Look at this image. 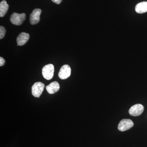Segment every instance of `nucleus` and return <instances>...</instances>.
<instances>
[{"label": "nucleus", "mask_w": 147, "mask_h": 147, "mask_svg": "<svg viewBox=\"0 0 147 147\" xmlns=\"http://www.w3.org/2000/svg\"><path fill=\"white\" fill-rule=\"evenodd\" d=\"M71 73V69L70 66L67 65H65L61 67L58 75L60 79H65L70 76Z\"/></svg>", "instance_id": "6"}, {"label": "nucleus", "mask_w": 147, "mask_h": 147, "mask_svg": "<svg viewBox=\"0 0 147 147\" xmlns=\"http://www.w3.org/2000/svg\"><path fill=\"white\" fill-rule=\"evenodd\" d=\"M144 108L142 104H135L130 108L129 110V113L130 115L137 117L142 115L144 112Z\"/></svg>", "instance_id": "5"}, {"label": "nucleus", "mask_w": 147, "mask_h": 147, "mask_svg": "<svg viewBox=\"0 0 147 147\" xmlns=\"http://www.w3.org/2000/svg\"><path fill=\"white\" fill-rule=\"evenodd\" d=\"M41 10L40 9H35L30 15V23L32 25H35L39 22Z\"/></svg>", "instance_id": "7"}, {"label": "nucleus", "mask_w": 147, "mask_h": 147, "mask_svg": "<svg viewBox=\"0 0 147 147\" xmlns=\"http://www.w3.org/2000/svg\"><path fill=\"white\" fill-rule=\"evenodd\" d=\"M5 34V28L3 27L0 26V39L3 38Z\"/></svg>", "instance_id": "12"}, {"label": "nucleus", "mask_w": 147, "mask_h": 147, "mask_svg": "<svg viewBox=\"0 0 147 147\" xmlns=\"http://www.w3.org/2000/svg\"><path fill=\"white\" fill-rule=\"evenodd\" d=\"M135 11L138 13H143L147 12V2L139 3L135 6Z\"/></svg>", "instance_id": "10"}, {"label": "nucleus", "mask_w": 147, "mask_h": 147, "mask_svg": "<svg viewBox=\"0 0 147 147\" xmlns=\"http://www.w3.org/2000/svg\"><path fill=\"white\" fill-rule=\"evenodd\" d=\"M26 14L25 13H13L11 16L10 20L11 24L16 26H20L23 24L26 19Z\"/></svg>", "instance_id": "1"}, {"label": "nucleus", "mask_w": 147, "mask_h": 147, "mask_svg": "<svg viewBox=\"0 0 147 147\" xmlns=\"http://www.w3.org/2000/svg\"><path fill=\"white\" fill-rule=\"evenodd\" d=\"M134 126L133 121L129 119H123L120 122L118 126L119 131H123L128 130Z\"/></svg>", "instance_id": "4"}, {"label": "nucleus", "mask_w": 147, "mask_h": 147, "mask_svg": "<svg viewBox=\"0 0 147 147\" xmlns=\"http://www.w3.org/2000/svg\"><path fill=\"white\" fill-rule=\"evenodd\" d=\"M52 1L53 2L57 4H59L61 2L62 0H52Z\"/></svg>", "instance_id": "14"}, {"label": "nucleus", "mask_w": 147, "mask_h": 147, "mask_svg": "<svg viewBox=\"0 0 147 147\" xmlns=\"http://www.w3.org/2000/svg\"><path fill=\"white\" fill-rule=\"evenodd\" d=\"M9 8V5L7 3L6 1L3 0L0 3V16L3 17L5 15Z\"/></svg>", "instance_id": "11"}, {"label": "nucleus", "mask_w": 147, "mask_h": 147, "mask_svg": "<svg viewBox=\"0 0 147 147\" xmlns=\"http://www.w3.org/2000/svg\"><path fill=\"white\" fill-rule=\"evenodd\" d=\"M5 63V60L4 59H3L2 57H0V66H2Z\"/></svg>", "instance_id": "13"}, {"label": "nucleus", "mask_w": 147, "mask_h": 147, "mask_svg": "<svg viewBox=\"0 0 147 147\" xmlns=\"http://www.w3.org/2000/svg\"><path fill=\"white\" fill-rule=\"evenodd\" d=\"M59 88V84L57 82H53L46 87V89L50 94H54L57 92Z\"/></svg>", "instance_id": "9"}, {"label": "nucleus", "mask_w": 147, "mask_h": 147, "mask_svg": "<svg viewBox=\"0 0 147 147\" xmlns=\"http://www.w3.org/2000/svg\"><path fill=\"white\" fill-rule=\"evenodd\" d=\"M30 35L25 32H21L17 37V43L18 45L22 46L26 44L29 39Z\"/></svg>", "instance_id": "8"}, {"label": "nucleus", "mask_w": 147, "mask_h": 147, "mask_svg": "<svg viewBox=\"0 0 147 147\" xmlns=\"http://www.w3.org/2000/svg\"><path fill=\"white\" fill-rule=\"evenodd\" d=\"M45 85L40 82L35 83L32 88V93L34 97L38 98L42 94L44 89Z\"/></svg>", "instance_id": "3"}, {"label": "nucleus", "mask_w": 147, "mask_h": 147, "mask_svg": "<svg viewBox=\"0 0 147 147\" xmlns=\"http://www.w3.org/2000/svg\"><path fill=\"white\" fill-rule=\"evenodd\" d=\"M42 74L43 77L47 80H50L54 76L55 68L52 64H49L43 67L42 69Z\"/></svg>", "instance_id": "2"}]
</instances>
